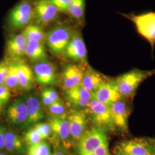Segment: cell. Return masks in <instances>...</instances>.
I'll return each instance as SVG.
<instances>
[{
  "label": "cell",
  "mask_w": 155,
  "mask_h": 155,
  "mask_svg": "<svg viewBox=\"0 0 155 155\" xmlns=\"http://www.w3.org/2000/svg\"><path fill=\"white\" fill-rule=\"evenodd\" d=\"M151 143L152 147V148H153V150H154V152H155V141H152V143Z\"/></svg>",
  "instance_id": "f35d334b"
},
{
  "label": "cell",
  "mask_w": 155,
  "mask_h": 155,
  "mask_svg": "<svg viewBox=\"0 0 155 155\" xmlns=\"http://www.w3.org/2000/svg\"><path fill=\"white\" fill-rule=\"evenodd\" d=\"M64 97L67 104L75 110L87 107L93 99L92 93L81 85L65 90Z\"/></svg>",
  "instance_id": "30bf717a"
},
{
  "label": "cell",
  "mask_w": 155,
  "mask_h": 155,
  "mask_svg": "<svg viewBox=\"0 0 155 155\" xmlns=\"http://www.w3.org/2000/svg\"><path fill=\"white\" fill-rule=\"evenodd\" d=\"M8 61L9 69L7 75L5 79L4 84H5L7 87H8L11 91L12 90L13 91H16L20 88H21L18 81V78L17 77L16 68L13 61Z\"/></svg>",
  "instance_id": "484cf974"
},
{
  "label": "cell",
  "mask_w": 155,
  "mask_h": 155,
  "mask_svg": "<svg viewBox=\"0 0 155 155\" xmlns=\"http://www.w3.org/2000/svg\"><path fill=\"white\" fill-rule=\"evenodd\" d=\"M52 155H68L65 150L62 148H57Z\"/></svg>",
  "instance_id": "8d00e7d4"
},
{
  "label": "cell",
  "mask_w": 155,
  "mask_h": 155,
  "mask_svg": "<svg viewBox=\"0 0 155 155\" xmlns=\"http://www.w3.org/2000/svg\"><path fill=\"white\" fill-rule=\"evenodd\" d=\"M25 55L36 63L46 61L48 58L44 43L36 40H28Z\"/></svg>",
  "instance_id": "603a6c76"
},
{
  "label": "cell",
  "mask_w": 155,
  "mask_h": 155,
  "mask_svg": "<svg viewBox=\"0 0 155 155\" xmlns=\"http://www.w3.org/2000/svg\"><path fill=\"white\" fill-rule=\"evenodd\" d=\"M6 116L8 121L12 125L25 126L28 119V110L24 98L15 100L9 106Z\"/></svg>",
  "instance_id": "5bb4252c"
},
{
  "label": "cell",
  "mask_w": 155,
  "mask_h": 155,
  "mask_svg": "<svg viewBox=\"0 0 155 155\" xmlns=\"http://www.w3.org/2000/svg\"><path fill=\"white\" fill-rule=\"evenodd\" d=\"M95 155H110L108 148V141L101 145L93 152Z\"/></svg>",
  "instance_id": "836d02e7"
},
{
  "label": "cell",
  "mask_w": 155,
  "mask_h": 155,
  "mask_svg": "<svg viewBox=\"0 0 155 155\" xmlns=\"http://www.w3.org/2000/svg\"><path fill=\"white\" fill-rule=\"evenodd\" d=\"M64 54L71 61L79 62L82 64L87 63V49L81 32L74 31Z\"/></svg>",
  "instance_id": "ba28073f"
},
{
  "label": "cell",
  "mask_w": 155,
  "mask_h": 155,
  "mask_svg": "<svg viewBox=\"0 0 155 155\" xmlns=\"http://www.w3.org/2000/svg\"><path fill=\"white\" fill-rule=\"evenodd\" d=\"M22 33L27 40H36L45 44L46 33L42 27L37 24H31L22 30Z\"/></svg>",
  "instance_id": "d4e9b609"
},
{
  "label": "cell",
  "mask_w": 155,
  "mask_h": 155,
  "mask_svg": "<svg viewBox=\"0 0 155 155\" xmlns=\"http://www.w3.org/2000/svg\"><path fill=\"white\" fill-rule=\"evenodd\" d=\"M115 127L122 133L128 132V119L130 110L127 104L122 100H118L109 106Z\"/></svg>",
  "instance_id": "8fae6325"
},
{
  "label": "cell",
  "mask_w": 155,
  "mask_h": 155,
  "mask_svg": "<svg viewBox=\"0 0 155 155\" xmlns=\"http://www.w3.org/2000/svg\"><path fill=\"white\" fill-rule=\"evenodd\" d=\"M51 116H61L66 114V106L62 100L59 98L51 105L47 106Z\"/></svg>",
  "instance_id": "83f0119b"
},
{
  "label": "cell",
  "mask_w": 155,
  "mask_h": 155,
  "mask_svg": "<svg viewBox=\"0 0 155 155\" xmlns=\"http://www.w3.org/2000/svg\"><path fill=\"white\" fill-rule=\"evenodd\" d=\"M24 140L28 145H31L39 143L43 140L37 131L33 127H31L24 134Z\"/></svg>",
  "instance_id": "f1b7e54d"
},
{
  "label": "cell",
  "mask_w": 155,
  "mask_h": 155,
  "mask_svg": "<svg viewBox=\"0 0 155 155\" xmlns=\"http://www.w3.org/2000/svg\"><path fill=\"white\" fill-rule=\"evenodd\" d=\"M9 69V61L8 59L0 61V84H4Z\"/></svg>",
  "instance_id": "d6a6232c"
},
{
  "label": "cell",
  "mask_w": 155,
  "mask_h": 155,
  "mask_svg": "<svg viewBox=\"0 0 155 155\" xmlns=\"http://www.w3.org/2000/svg\"><path fill=\"white\" fill-rule=\"evenodd\" d=\"M1 106H2V104H1V102H0V112H1Z\"/></svg>",
  "instance_id": "b9f144b4"
},
{
  "label": "cell",
  "mask_w": 155,
  "mask_h": 155,
  "mask_svg": "<svg viewBox=\"0 0 155 155\" xmlns=\"http://www.w3.org/2000/svg\"><path fill=\"white\" fill-rule=\"evenodd\" d=\"M24 98L28 110V119L25 126L35 125L44 118V112L41 103L33 94L26 95Z\"/></svg>",
  "instance_id": "d6986e66"
},
{
  "label": "cell",
  "mask_w": 155,
  "mask_h": 155,
  "mask_svg": "<svg viewBox=\"0 0 155 155\" xmlns=\"http://www.w3.org/2000/svg\"><path fill=\"white\" fill-rule=\"evenodd\" d=\"M6 132L5 127L0 125V150H4L5 148V137Z\"/></svg>",
  "instance_id": "d590c367"
},
{
  "label": "cell",
  "mask_w": 155,
  "mask_h": 155,
  "mask_svg": "<svg viewBox=\"0 0 155 155\" xmlns=\"http://www.w3.org/2000/svg\"><path fill=\"white\" fill-rule=\"evenodd\" d=\"M41 93L45 94L47 97H48L50 100L52 101L53 102H55L59 98L57 92L54 89H43Z\"/></svg>",
  "instance_id": "e575fe53"
},
{
  "label": "cell",
  "mask_w": 155,
  "mask_h": 155,
  "mask_svg": "<svg viewBox=\"0 0 155 155\" xmlns=\"http://www.w3.org/2000/svg\"><path fill=\"white\" fill-rule=\"evenodd\" d=\"M11 97V90L5 84H0V102L2 105L6 104Z\"/></svg>",
  "instance_id": "1f68e13d"
},
{
  "label": "cell",
  "mask_w": 155,
  "mask_h": 155,
  "mask_svg": "<svg viewBox=\"0 0 155 155\" xmlns=\"http://www.w3.org/2000/svg\"><path fill=\"white\" fill-rule=\"evenodd\" d=\"M114 153H115V155H130L127 154L126 153H124V152H121V151L115 150V149H114Z\"/></svg>",
  "instance_id": "74e56055"
},
{
  "label": "cell",
  "mask_w": 155,
  "mask_h": 155,
  "mask_svg": "<svg viewBox=\"0 0 155 155\" xmlns=\"http://www.w3.org/2000/svg\"><path fill=\"white\" fill-rule=\"evenodd\" d=\"M87 108L96 127L102 128L105 130L113 131L116 129L108 106L92 99Z\"/></svg>",
  "instance_id": "8992f818"
},
{
  "label": "cell",
  "mask_w": 155,
  "mask_h": 155,
  "mask_svg": "<svg viewBox=\"0 0 155 155\" xmlns=\"http://www.w3.org/2000/svg\"><path fill=\"white\" fill-rule=\"evenodd\" d=\"M33 127L39 133L43 140L49 138L51 135V129L48 123H37Z\"/></svg>",
  "instance_id": "f546056e"
},
{
  "label": "cell",
  "mask_w": 155,
  "mask_h": 155,
  "mask_svg": "<svg viewBox=\"0 0 155 155\" xmlns=\"http://www.w3.org/2000/svg\"><path fill=\"white\" fill-rule=\"evenodd\" d=\"M154 75L155 69L151 70L133 69L117 77L113 81L122 98H132L141 83Z\"/></svg>",
  "instance_id": "6da1fadb"
},
{
  "label": "cell",
  "mask_w": 155,
  "mask_h": 155,
  "mask_svg": "<svg viewBox=\"0 0 155 155\" xmlns=\"http://www.w3.org/2000/svg\"><path fill=\"white\" fill-rule=\"evenodd\" d=\"M86 0H72L67 13L80 26L85 25Z\"/></svg>",
  "instance_id": "cb8c5ba5"
},
{
  "label": "cell",
  "mask_w": 155,
  "mask_h": 155,
  "mask_svg": "<svg viewBox=\"0 0 155 155\" xmlns=\"http://www.w3.org/2000/svg\"><path fill=\"white\" fill-rule=\"evenodd\" d=\"M120 14L133 23L137 33L148 42L153 51L155 45V12Z\"/></svg>",
  "instance_id": "7a4b0ae2"
},
{
  "label": "cell",
  "mask_w": 155,
  "mask_h": 155,
  "mask_svg": "<svg viewBox=\"0 0 155 155\" xmlns=\"http://www.w3.org/2000/svg\"><path fill=\"white\" fill-rule=\"evenodd\" d=\"M79 155H95L94 153H86V154H78Z\"/></svg>",
  "instance_id": "ab89813d"
},
{
  "label": "cell",
  "mask_w": 155,
  "mask_h": 155,
  "mask_svg": "<svg viewBox=\"0 0 155 155\" xmlns=\"http://www.w3.org/2000/svg\"><path fill=\"white\" fill-rule=\"evenodd\" d=\"M35 79L38 83L44 86L53 84L56 81V69L49 61H40L33 67Z\"/></svg>",
  "instance_id": "9a60e30c"
},
{
  "label": "cell",
  "mask_w": 155,
  "mask_h": 155,
  "mask_svg": "<svg viewBox=\"0 0 155 155\" xmlns=\"http://www.w3.org/2000/svg\"><path fill=\"white\" fill-rule=\"evenodd\" d=\"M84 65L82 67L68 64L64 67L61 75V86L63 89L67 90L81 85L84 75Z\"/></svg>",
  "instance_id": "e0dca14e"
},
{
  "label": "cell",
  "mask_w": 155,
  "mask_h": 155,
  "mask_svg": "<svg viewBox=\"0 0 155 155\" xmlns=\"http://www.w3.org/2000/svg\"><path fill=\"white\" fill-rule=\"evenodd\" d=\"M115 150L130 155H155L150 142L143 139L122 141L117 145Z\"/></svg>",
  "instance_id": "9c48e42d"
},
{
  "label": "cell",
  "mask_w": 155,
  "mask_h": 155,
  "mask_svg": "<svg viewBox=\"0 0 155 155\" xmlns=\"http://www.w3.org/2000/svg\"><path fill=\"white\" fill-rule=\"evenodd\" d=\"M16 68L17 77L21 89L29 91L32 88L35 81L33 70L21 59L13 61Z\"/></svg>",
  "instance_id": "ffe728a7"
},
{
  "label": "cell",
  "mask_w": 155,
  "mask_h": 155,
  "mask_svg": "<svg viewBox=\"0 0 155 155\" xmlns=\"http://www.w3.org/2000/svg\"><path fill=\"white\" fill-rule=\"evenodd\" d=\"M51 129V134L56 141L67 143L70 137V125L67 114L51 116L48 122Z\"/></svg>",
  "instance_id": "4fadbf2b"
},
{
  "label": "cell",
  "mask_w": 155,
  "mask_h": 155,
  "mask_svg": "<svg viewBox=\"0 0 155 155\" xmlns=\"http://www.w3.org/2000/svg\"><path fill=\"white\" fill-rule=\"evenodd\" d=\"M70 125V137L72 141L77 142L86 130L87 116L80 110H74L68 116Z\"/></svg>",
  "instance_id": "ac0fdd59"
},
{
  "label": "cell",
  "mask_w": 155,
  "mask_h": 155,
  "mask_svg": "<svg viewBox=\"0 0 155 155\" xmlns=\"http://www.w3.org/2000/svg\"><path fill=\"white\" fill-rule=\"evenodd\" d=\"M92 98L108 107L113 103L122 99L113 80H107L102 83L92 93Z\"/></svg>",
  "instance_id": "7c38bea8"
},
{
  "label": "cell",
  "mask_w": 155,
  "mask_h": 155,
  "mask_svg": "<svg viewBox=\"0 0 155 155\" xmlns=\"http://www.w3.org/2000/svg\"><path fill=\"white\" fill-rule=\"evenodd\" d=\"M26 155H52L50 144L45 141H41L39 143L28 145Z\"/></svg>",
  "instance_id": "4316f807"
},
{
  "label": "cell",
  "mask_w": 155,
  "mask_h": 155,
  "mask_svg": "<svg viewBox=\"0 0 155 155\" xmlns=\"http://www.w3.org/2000/svg\"><path fill=\"white\" fill-rule=\"evenodd\" d=\"M55 6L60 12L67 13L68 9L72 0H48Z\"/></svg>",
  "instance_id": "4dcf8cb0"
},
{
  "label": "cell",
  "mask_w": 155,
  "mask_h": 155,
  "mask_svg": "<svg viewBox=\"0 0 155 155\" xmlns=\"http://www.w3.org/2000/svg\"><path fill=\"white\" fill-rule=\"evenodd\" d=\"M28 40L24 34L18 33L9 39L6 45V51L8 60L21 59L26 54Z\"/></svg>",
  "instance_id": "2e32d148"
},
{
  "label": "cell",
  "mask_w": 155,
  "mask_h": 155,
  "mask_svg": "<svg viewBox=\"0 0 155 155\" xmlns=\"http://www.w3.org/2000/svg\"><path fill=\"white\" fill-rule=\"evenodd\" d=\"M74 31L66 25H58L46 33L45 43L49 50L56 55L64 53Z\"/></svg>",
  "instance_id": "277c9868"
},
{
  "label": "cell",
  "mask_w": 155,
  "mask_h": 155,
  "mask_svg": "<svg viewBox=\"0 0 155 155\" xmlns=\"http://www.w3.org/2000/svg\"><path fill=\"white\" fill-rule=\"evenodd\" d=\"M106 142H107V137L104 129L95 127L86 130L78 141V154L93 153L96 148Z\"/></svg>",
  "instance_id": "5b68a950"
},
{
  "label": "cell",
  "mask_w": 155,
  "mask_h": 155,
  "mask_svg": "<svg viewBox=\"0 0 155 155\" xmlns=\"http://www.w3.org/2000/svg\"><path fill=\"white\" fill-rule=\"evenodd\" d=\"M0 155H7L6 153H4V152H1L0 151Z\"/></svg>",
  "instance_id": "60d3db41"
},
{
  "label": "cell",
  "mask_w": 155,
  "mask_h": 155,
  "mask_svg": "<svg viewBox=\"0 0 155 155\" xmlns=\"http://www.w3.org/2000/svg\"><path fill=\"white\" fill-rule=\"evenodd\" d=\"M5 148L12 155H23L27 151L24 141L16 133L11 131H6V132Z\"/></svg>",
  "instance_id": "7402d4cb"
},
{
  "label": "cell",
  "mask_w": 155,
  "mask_h": 155,
  "mask_svg": "<svg viewBox=\"0 0 155 155\" xmlns=\"http://www.w3.org/2000/svg\"><path fill=\"white\" fill-rule=\"evenodd\" d=\"M106 81L107 79L104 76L90 67L87 64L84 65L83 80L81 84L84 89L93 93L102 83Z\"/></svg>",
  "instance_id": "44dd1931"
},
{
  "label": "cell",
  "mask_w": 155,
  "mask_h": 155,
  "mask_svg": "<svg viewBox=\"0 0 155 155\" xmlns=\"http://www.w3.org/2000/svg\"><path fill=\"white\" fill-rule=\"evenodd\" d=\"M34 21L42 27L55 21L60 12L48 0H36L34 2Z\"/></svg>",
  "instance_id": "52a82bcc"
},
{
  "label": "cell",
  "mask_w": 155,
  "mask_h": 155,
  "mask_svg": "<svg viewBox=\"0 0 155 155\" xmlns=\"http://www.w3.org/2000/svg\"><path fill=\"white\" fill-rule=\"evenodd\" d=\"M34 3L31 0H21L10 12L7 25L12 31L23 30L34 21Z\"/></svg>",
  "instance_id": "3957f363"
}]
</instances>
